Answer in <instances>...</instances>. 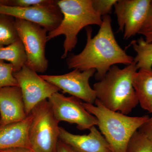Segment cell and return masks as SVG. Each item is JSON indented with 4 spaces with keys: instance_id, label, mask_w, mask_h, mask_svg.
<instances>
[{
    "instance_id": "6da1fadb",
    "label": "cell",
    "mask_w": 152,
    "mask_h": 152,
    "mask_svg": "<svg viewBox=\"0 0 152 152\" xmlns=\"http://www.w3.org/2000/svg\"><path fill=\"white\" fill-rule=\"evenodd\" d=\"M87 42L83 51L67 59L69 69L81 71L94 69L95 77L100 80L113 66L123 64L128 66L134 61L117 42L110 15L103 17L102 23L97 34L92 37V30L86 28Z\"/></svg>"
},
{
    "instance_id": "7a4b0ae2",
    "label": "cell",
    "mask_w": 152,
    "mask_h": 152,
    "mask_svg": "<svg viewBox=\"0 0 152 152\" xmlns=\"http://www.w3.org/2000/svg\"><path fill=\"white\" fill-rule=\"evenodd\" d=\"M137 71L134 61L123 69L113 66L103 78L94 84L96 99L111 110L129 114L139 104L133 84Z\"/></svg>"
},
{
    "instance_id": "3957f363",
    "label": "cell",
    "mask_w": 152,
    "mask_h": 152,
    "mask_svg": "<svg viewBox=\"0 0 152 152\" xmlns=\"http://www.w3.org/2000/svg\"><path fill=\"white\" fill-rule=\"evenodd\" d=\"M94 104L83 103L86 110L97 120V126L112 152H127L133 135L150 117H130L114 111L104 107L96 99Z\"/></svg>"
},
{
    "instance_id": "277c9868",
    "label": "cell",
    "mask_w": 152,
    "mask_h": 152,
    "mask_svg": "<svg viewBox=\"0 0 152 152\" xmlns=\"http://www.w3.org/2000/svg\"><path fill=\"white\" fill-rule=\"evenodd\" d=\"M57 5L62 13V20L57 28L48 33V39L65 36L61 56L65 58L76 47L80 31L90 25L100 26L102 19L93 7L92 0H60Z\"/></svg>"
},
{
    "instance_id": "5b68a950",
    "label": "cell",
    "mask_w": 152,
    "mask_h": 152,
    "mask_svg": "<svg viewBox=\"0 0 152 152\" xmlns=\"http://www.w3.org/2000/svg\"><path fill=\"white\" fill-rule=\"evenodd\" d=\"M33 118L29 140L36 152H56L59 137V122L55 118L48 99L38 104L31 112Z\"/></svg>"
},
{
    "instance_id": "8992f818",
    "label": "cell",
    "mask_w": 152,
    "mask_h": 152,
    "mask_svg": "<svg viewBox=\"0 0 152 152\" xmlns=\"http://www.w3.org/2000/svg\"><path fill=\"white\" fill-rule=\"evenodd\" d=\"M15 24L26 54V65L37 72H45L48 66L45 56L48 31L37 24L22 19L15 18Z\"/></svg>"
},
{
    "instance_id": "52a82bcc",
    "label": "cell",
    "mask_w": 152,
    "mask_h": 152,
    "mask_svg": "<svg viewBox=\"0 0 152 152\" xmlns=\"http://www.w3.org/2000/svg\"><path fill=\"white\" fill-rule=\"evenodd\" d=\"M13 75L21 90L27 115L38 104L60 91L26 65L20 70L14 72Z\"/></svg>"
},
{
    "instance_id": "ba28073f",
    "label": "cell",
    "mask_w": 152,
    "mask_h": 152,
    "mask_svg": "<svg viewBox=\"0 0 152 152\" xmlns=\"http://www.w3.org/2000/svg\"><path fill=\"white\" fill-rule=\"evenodd\" d=\"M55 118L59 122L75 124L80 130L89 129L97 126L96 117L85 108L80 99L72 96L67 97L58 92L48 99Z\"/></svg>"
},
{
    "instance_id": "9c48e42d",
    "label": "cell",
    "mask_w": 152,
    "mask_h": 152,
    "mask_svg": "<svg viewBox=\"0 0 152 152\" xmlns=\"http://www.w3.org/2000/svg\"><path fill=\"white\" fill-rule=\"evenodd\" d=\"M96 72L94 69L81 71L75 69L62 75H40L45 80L58 88L64 94L68 93L86 103L94 104L96 99V93L90 86L89 80Z\"/></svg>"
},
{
    "instance_id": "30bf717a",
    "label": "cell",
    "mask_w": 152,
    "mask_h": 152,
    "mask_svg": "<svg viewBox=\"0 0 152 152\" xmlns=\"http://www.w3.org/2000/svg\"><path fill=\"white\" fill-rule=\"evenodd\" d=\"M151 0H118L114 5L119 31L128 39L138 34L148 16Z\"/></svg>"
},
{
    "instance_id": "8fae6325",
    "label": "cell",
    "mask_w": 152,
    "mask_h": 152,
    "mask_svg": "<svg viewBox=\"0 0 152 152\" xmlns=\"http://www.w3.org/2000/svg\"><path fill=\"white\" fill-rule=\"evenodd\" d=\"M0 13L37 24L45 28L49 32L59 26L63 17L57 4L29 7L0 5Z\"/></svg>"
},
{
    "instance_id": "7c38bea8",
    "label": "cell",
    "mask_w": 152,
    "mask_h": 152,
    "mask_svg": "<svg viewBox=\"0 0 152 152\" xmlns=\"http://www.w3.org/2000/svg\"><path fill=\"white\" fill-rule=\"evenodd\" d=\"M87 135L72 134L60 127L59 140L77 152H112L108 143L95 126Z\"/></svg>"
},
{
    "instance_id": "4fadbf2b",
    "label": "cell",
    "mask_w": 152,
    "mask_h": 152,
    "mask_svg": "<svg viewBox=\"0 0 152 152\" xmlns=\"http://www.w3.org/2000/svg\"><path fill=\"white\" fill-rule=\"evenodd\" d=\"M0 126L21 121L27 117L19 86L0 88Z\"/></svg>"
},
{
    "instance_id": "5bb4252c",
    "label": "cell",
    "mask_w": 152,
    "mask_h": 152,
    "mask_svg": "<svg viewBox=\"0 0 152 152\" xmlns=\"http://www.w3.org/2000/svg\"><path fill=\"white\" fill-rule=\"evenodd\" d=\"M33 118L31 113L23 121L0 126V150L16 147L33 150L28 137Z\"/></svg>"
},
{
    "instance_id": "9a60e30c",
    "label": "cell",
    "mask_w": 152,
    "mask_h": 152,
    "mask_svg": "<svg viewBox=\"0 0 152 152\" xmlns=\"http://www.w3.org/2000/svg\"><path fill=\"white\" fill-rule=\"evenodd\" d=\"M133 84L139 104L142 108L152 113V69L137 71Z\"/></svg>"
},
{
    "instance_id": "2e32d148",
    "label": "cell",
    "mask_w": 152,
    "mask_h": 152,
    "mask_svg": "<svg viewBox=\"0 0 152 152\" xmlns=\"http://www.w3.org/2000/svg\"><path fill=\"white\" fill-rule=\"evenodd\" d=\"M27 60L24 48L20 40L8 45L0 46V61L10 62L13 67L14 72L20 70L26 64Z\"/></svg>"
},
{
    "instance_id": "e0dca14e",
    "label": "cell",
    "mask_w": 152,
    "mask_h": 152,
    "mask_svg": "<svg viewBox=\"0 0 152 152\" xmlns=\"http://www.w3.org/2000/svg\"><path fill=\"white\" fill-rule=\"evenodd\" d=\"M131 45L137 55L134 58L137 70L152 69V42H146L142 37L134 40Z\"/></svg>"
},
{
    "instance_id": "ac0fdd59",
    "label": "cell",
    "mask_w": 152,
    "mask_h": 152,
    "mask_svg": "<svg viewBox=\"0 0 152 152\" xmlns=\"http://www.w3.org/2000/svg\"><path fill=\"white\" fill-rule=\"evenodd\" d=\"M15 22L14 17L0 13V46L8 45L20 39Z\"/></svg>"
},
{
    "instance_id": "d6986e66",
    "label": "cell",
    "mask_w": 152,
    "mask_h": 152,
    "mask_svg": "<svg viewBox=\"0 0 152 152\" xmlns=\"http://www.w3.org/2000/svg\"><path fill=\"white\" fill-rule=\"evenodd\" d=\"M127 152H152V139L137 131L131 139Z\"/></svg>"
},
{
    "instance_id": "ffe728a7",
    "label": "cell",
    "mask_w": 152,
    "mask_h": 152,
    "mask_svg": "<svg viewBox=\"0 0 152 152\" xmlns=\"http://www.w3.org/2000/svg\"><path fill=\"white\" fill-rule=\"evenodd\" d=\"M14 68L10 63L0 61V88L4 87L19 86L13 75Z\"/></svg>"
},
{
    "instance_id": "44dd1931",
    "label": "cell",
    "mask_w": 152,
    "mask_h": 152,
    "mask_svg": "<svg viewBox=\"0 0 152 152\" xmlns=\"http://www.w3.org/2000/svg\"><path fill=\"white\" fill-rule=\"evenodd\" d=\"M55 0H0V5L10 7H29L57 4Z\"/></svg>"
},
{
    "instance_id": "7402d4cb",
    "label": "cell",
    "mask_w": 152,
    "mask_h": 152,
    "mask_svg": "<svg viewBox=\"0 0 152 152\" xmlns=\"http://www.w3.org/2000/svg\"><path fill=\"white\" fill-rule=\"evenodd\" d=\"M118 0H92L95 10L103 17L111 14L113 7Z\"/></svg>"
},
{
    "instance_id": "603a6c76",
    "label": "cell",
    "mask_w": 152,
    "mask_h": 152,
    "mask_svg": "<svg viewBox=\"0 0 152 152\" xmlns=\"http://www.w3.org/2000/svg\"><path fill=\"white\" fill-rule=\"evenodd\" d=\"M138 34L145 37L146 42H152V0L146 19Z\"/></svg>"
},
{
    "instance_id": "cb8c5ba5",
    "label": "cell",
    "mask_w": 152,
    "mask_h": 152,
    "mask_svg": "<svg viewBox=\"0 0 152 152\" xmlns=\"http://www.w3.org/2000/svg\"><path fill=\"white\" fill-rule=\"evenodd\" d=\"M139 131L152 139V116L150 117L148 121L139 129Z\"/></svg>"
},
{
    "instance_id": "d4e9b609",
    "label": "cell",
    "mask_w": 152,
    "mask_h": 152,
    "mask_svg": "<svg viewBox=\"0 0 152 152\" xmlns=\"http://www.w3.org/2000/svg\"><path fill=\"white\" fill-rule=\"evenodd\" d=\"M0 152H36L32 149L22 148V147H16V148H10L0 150Z\"/></svg>"
},
{
    "instance_id": "484cf974",
    "label": "cell",
    "mask_w": 152,
    "mask_h": 152,
    "mask_svg": "<svg viewBox=\"0 0 152 152\" xmlns=\"http://www.w3.org/2000/svg\"><path fill=\"white\" fill-rule=\"evenodd\" d=\"M56 152H71L70 149L67 145L59 140Z\"/></svg>"
},
{
    "instance_id": "4316f807",
    "label": "cell",
    "mask_w": 152,
    "mask_h": 152,
    "mask_svg": "<svg viewBox=\"0 0 152 152\" xmlns=\"http://www.w3.org/2000/svg\"><path fill=\"white\" fill-rule=\"evenodd\" d=\"M70 150H71V152H76V151H74L73 150H72V149H71L70 148Z\"/></svg>"
},
{
    "instance_id": "83f0119b",
    "label": "cell",
    "mask_w": 152,
    "mask_h": 152,
    "mask_svg": "<svg viewBox=\"0 0 152 152\" xmlns=\"http://www.w3.org/2000/svg\"><path fill=\"white\" fill-rule=\"evenodd\" d=\"M1 115H0V125H1Z\"/></svg>"
}]
</instances>
